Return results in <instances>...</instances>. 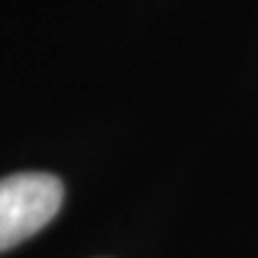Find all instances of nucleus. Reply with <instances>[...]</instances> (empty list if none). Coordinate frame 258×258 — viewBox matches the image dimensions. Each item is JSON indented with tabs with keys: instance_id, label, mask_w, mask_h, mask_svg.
<instances>
[{
	"instance_id": "nucleus-1",
	"label": "nucleus",
	"mask_w": 258,
	"mask_h": 258,
	"mask_svg": "<svg viewBox=\"0 0 258 258\" xmlns=\"http://www.w3.org/2000/svg\"><path fill=\"white\" fill-rule=\"evenodd\" d=\"M62 182L46 172H17L0 179V251L43 230L62 206Z\"/></svg>"
}]
</instances>
